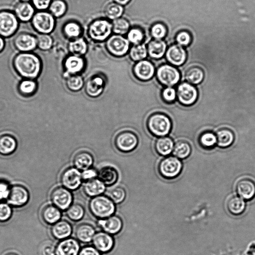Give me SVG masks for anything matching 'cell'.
<instances>
[{
  "label": "cell",
  "mask_w": 255,
  "mask_h": 255,
  "mask_svg": "<svg viewBox=\"0 0 255 255\" xmlns=\"http://www.w3.org/2000/svg\"><path fill=\"white\" fill-rule=\"evenodd\" d=\"M12 215V209L8 203L0 202V222L8 221Z\"/></svg>",
  "instance_id": "f5cc1de1"
},
{
  "label": "cell",
  "mask_w": 255,
  "mask_h": 255,
  "mask_svg": "<svg viewBox=\"0 0 255 255\" xmlns=\"http://www.w3.org/2000/svg\"><path fill=\"white\" fill-rule=\"evenodd\" d=\"M103 231L110 235L118 234L122 229L123 223L120 217L113 215L109 217L99 219L98 222Z\"/></svg>",
  "instance_id": "44dd1931"
},
{
  "label": "cell",
  "mask_w": 255,
  "mask_h": 255,
  "mask_svg": "<svg viewBox=\"0 0 255 255\" xmlns=\"http://www.w3.org/2000/svg\"><path fill=\"white\" fill-rule=\"evenodd\" d=\"M42 255H55V246L51 243L42 245L41 249Z\"/></svg>",
  "instance_id": "91938a15"
},
{
  "label": "cell",
  "mask_w": 255,
  "mask_h": 255,
  "mask_svg": "<svg viewBox=\"0 0 255 255\" xmlns=\"http://www.w3.org/2000/svg\"><path fill=\"white\" fill-rule=\"evenodd\" d=\"M236 191L244 200H251L255 196V182L248 177L240 179L236 183Z\"/></svg>",
  "instance_id": "ffe728a7"
},
{
  "label": "cell",
  "mask_w": 255,
  "mask_h": 255,
  "mask_svg": "<svg viewBox=\"0 0 255 255\" xmlns=\"http://www.w3.org/2000/svg\"><path fill=\"white\" fill-rule=\"evenodd\" d=\"M147 54V48L143 43L133 45L129 50L130 59L135 62L144 60Z\"/></svg>",
  "instance_id": "ab89813d"
},
{
  "label": "cell",
  "mask_w": 255,
  "mask_h": 255,
  "mask_svg": "<svg viewBox=\"0 0 255 255\" xmlns=\"http://www.w3.org/2000/svg\"><path fill=\"white\" fill-rule=\"evenodd\" d=\"M114 1L122 5L127 4L130 0H114Z\"/></svg>",
  "instance_id": "be15d7a7"
},
{
  "label": "cell",
  "mask_w": 255,
  "mask_h": 255,
  "mask_svg": "<svg viewBox=\"0 0 255 255\" xmlns=\"http://www.w3.org/2000/svg\"><path fill=\"white\" fill-rule=\"evenodd\" d=\"M29 194L25 187L21 184H14L10 186L7 203L13 207H20L28 201Z\"/></svg>",
  "instance_id": "4fadbf2b"
},
{
  "label": "cell",
  "mask_w": 255,
  "mask_h": 255,
  "mask_svg": "<svg viewBox=\"0 0 255 255\" xmlns=\"http://www.w3.org/2000/svg\"><path fill=\"white\" fill-rule=\"evenodd\" d=\"M66 4L63 0H52L48 8L49 11L54 17L62 16L66 12Z\"/></svg>",
  "instance_id": "ee69618b"
},
{
  "label": "cell",
  "mask_w": 255,
  "mask_h": 255,
  "mask_svg": "<svg viewBox=\"0 0 255 255\" xmlns=\"http://www.w3.org/2000/svg\"><path fill=\"white\" fill-rule=\"evenodd\" d=\"M176 93L180 103L186 106L193 104L198 97L196 88L188 82L180 84L177 87Z\"/></svg>",
  "instance_id": "9a60e30c"
},
{
  "label": "cell",
  "mask_w": 255,
  "mask_h": 255,
  "mask_svg": "<svg viewBox=\"0 0 255 255\" xmlns=\"http://www.w3.org/2000/svg\"><path fill=\"white\" fill-rule=\"evenodd\" d=\"M97 177L106 186H111L117 182L119 179V172L117 169L113 166H104L98 170Z\"/></svg>",
  "instance_id": "83f0119b"
},
{
  "label": "cell",
  "mask_w": 255,
  "mask_h": 255,
  "mask_svg": "<svg viewBox=\"0 0 255 255\" xmlns=\"http://www.w3.org/2000/svg\"><path fill=\"white\" fill-rule=\"evenodd\" d=\"M17 147L15 138L8 134L0 135V154L7 155L12 153Z\"/></svg>",
  "instance_id": "d6a6232c"
},
{
  "label": "cell",
  "mask_w": 255,
  "mask_h": 255,
  "mask_svg": "<svg viewBox=\"0 0 255 255\" xmlns=\"http://www.w3.org/2000/svg\"><path fill=\"white\" fill-rule=\"evenodd\" d=\"M124 11L123 6L116 2L108 4L105 8V14L109 19L115 20L122 15Z\"/></svg>",
  "instance_id": "b9f144b4"
},
{
  "label": "cell",
  "mask_w": 255,
  "mask_h": 255,
  "mask_svg": "<svg viewBox=\"0 0 255 255\" xmlns=\"http://www.w3.org/2000/svg\"><path fill=\"white\" fill-rule=\"evenodd\" d=\"M82 173L79 169L74 167L65 169L60 175V182L64 187L69 190H75L81 185Z\"/></svg>",
  "instance_id": "8fae6325"
},
{
  "label": "cell",
  "mask_w": 255,
  "mask_h": 255,
  "mask_svg": "<svg viewBox=\"0 0 255 255\" xmlns=\"http://www.w3.org/2000/svg\"><path fill=\"white\" fill-rule=\"evenodd\" d=\"M185 77L188 83L197 85L201 83L203 80L204 77V73L200 68L192 67L186 71Z\"/></svg>",
  "instance_id": "74e56055"
},
{
  "label": "cell",
  "mask_w": 255,
  "mask_h": 255,
  "mask_svg": "<svg viewBox=\"0 0 255 255\" xmlns=\"http://www.w3.org/2000/svg\"><path fill=\"white\" fill-rule=\"evenodd\" d=\"M113 31L118 35H124L129 31V23L124 18H118L112 22Z\"/></svg>",
  "instance_id": "bcb514c9"
},
{
  "label": "cell",
  "mask_w": 255,
  "mask_h": 255,
  "mask_svg": "<svg viewBox=\"0 0 255 255\" xmlns=\"http://www.w3.org/2000/svg\"><path fill=\"white\" fill-rule=\"evenodd\" d=\"M10 186L6 181L0 180V201L7 200Z\"/></svg>",
  "instance_id": "6f0895ef"
},
{
  "label": "cell",
  "mask_w": 255,
  "mask_h": 255,
  "mask_svg": "<svg viewBox=\"0 0 255 255\" xmlns=\"http://www.w3.org/2000/svg\"><path fill=\"white\" fill-rule=\"evenodd\" d=\"M72 230V227L70 222L62 219L52 225L51 233L55 239L62 240L69 238Z\"/></svg>",
  "instance_id": "cb8c5ba5"
},
{
  "label": "cell",
  "mask_w": 255,
  "mask_h": 255,
  "mask_svg": "<svg viewBox=\"0 0 255 255\" xmlns=\"http://www.w3.org/2000/svg\"><path fill=\"white\" fill-rule=\"evenodd\" d=\"M105 86V77L101 74H95L90 77L86 82L85 92L90 97H98L103 92Z\"/></svg>",
  "instance_id": "2e32d148"
},
{
  "label": "cell",
  "mask_w": 255,
  "mask_h": 255,
  "mask_svg": "<svg viewBox=\"0 0 255 255\" xmlns=\"http://www.w3.org/2000/svg\"><path fill=\"white\" fill-rule=\"evenodd\" d=\"M74 166L80 171H83L92 167L94 158L91 153L82 151L77 153L73 159Z\"/></svg>",
  "instance_id": "f546056e"
},
{
  "label": "cell",
  "mask_w": 255,
  "mask_h": 255,
  "mask_svg": "<svg viewBox=\"0 0 255 255\" xmlns=\"http://www.w3.org/2000/svg\"><path fill=\"white\" fill-rule=\"evenodd\" d=\"M78 255H100V254L94 247L87 246L80 249Z\"/></svg>",
  "instance_id": "94428289"
},
{
  "label": "cell",
  "mask_w": 255,
  "mask_h": 255,
  "mask_svg": "<svg viewBox=\"0 0 255 255\" xmlns=\"http://www.w3.org/2000/svg\"><path fill=\"white\" fill-rule=\"evenodd\" d=\"M5 255H17V254L13 253H9L6 254Z\"/></svg>",
  "instance_id": "e7e4bbea"
},
{
  "label": "cell",
  "mask_w": 255,
  "mask_h": 255,
  "mask_svg": "<svg viewBox=\"0 0 255 255\" xmlns=\"http://www.w3.org/2000/svg\"><path fill=\"white\" fill-rule=\"evenodd\" d=\"M246 206L245 200L239 196L231 197L226 204L228 212L234 216H239L242 214L245 210Z\"/></svg>",
  "instance_id": "1f68e13d"
},
{
  "label": "cell",
  "mask_w": 255,
  "mask_h": 255,
  "mask_svg": "<svg viewBox=\"0 0 255 255\" xmlns=\"http://www.w3.org/2000/svg\"><path fill=\"white\" fill-rule=\"evenodd\" d=\"M63 32L65 35L69 38H77L81 33V28L77 23L69 22L64 25Z\"/></svg>",
  "instance_id": "7dc6e473"
},
{
  "label": "cell",
  "mask_w": 255,
  "mask_h": 255,
  "mask_svg": "<svg viewBox=\"0 0 255 255\" xmlns=\"http://www.w3.org/2000/svg\"><path fill=\"white\" fill-rule=\"evenodd\" d=\"M146 126L148 130L152 134L162 137L169 132L171 123L167 116L161 113H155L148 118Z\"/></svg>",
  "instance_id": "3957f363"
},
{
  "label": "cell",
  "mask_w": 255,
  "mask_h": 255,
  "mask_svg": "<svg viewBox=\"0 0 255 255\" xmlns=\"http://www.w3.org/2000/svg\"><path fill=\"white\" fill-rule=\"evenodd\" d=\"M37 85L36 82L32 79H26L21 81L18 84V91L23 97H30L35 94Z\"/></svg>",
  "instance_id": "d590c367"
},
{
  "label": "cell",
  "mask_w": 255,
  "mask_h": 255,
  "mask_svg": "<svg viewBox=\"0 0 255 255\" xmlns=\"http://www.w3.org/2000/svg\"><path fill=\"white\" fill-rule=\"evenodd\" d=\"M5 46V41L4 38L0 35V52L4 49Z\"/></svg>",
  "instance_id": "6125c7cd"
},
{
  "label": "cell",
  "mask_w": 255,
  "mask_h": 255,
  "mask_svg": "<svg viewBox=\"0 0 255 255\" xmlns=\"http://www.w3.org/2000/svg\"><path fill=\"white\" fill-rule=\"evenodd\" d=\"M37 47L40 50L46 51L51 48L53 40L49 34H38L36 36Z\"/></svg>",
  "instance_id": "c3c4849f"
},
{
  "label": "cell",
  "mask_w": 255,
  "mask_h": 255,
  "mask_svg": "<svg viewBox=\"0 0 255 255\" xmlns=\"http://www.w3.org/2000/svg\"><path fill=\"white\" fill-rule=\"evenodd\" d=\"M35 10L31 3L20 1L15 6L13 12L19 21L26 22L31 21L35 13Z\"/></svg>",
  "instance_id": "d4e9b609"
},
{
  "label": "cell",
  "mask_w": 255,
  "mask_h": 255,
  "mask_svg": "<svg viewBox=\"0 0 255 255\" xmlns=\"http://www.w3.org/2000/svg\"><path fill=\"white\" fill-rule=\"evenodd\" d=\"M89 208L91 214L99 219L109 217L116 211L115 203L104 195L93 197L89 202Z\"/></svg>",
  "instance_id": "7a4b0ae2"
},
{
  "label": "cell",
  "mask_w": 255,
  "mask_h": 255,
  "mask_svg": "<svg viewBox=\"0 0 255 255\" xmlns=\"http://www.w3.org/2000/svg\"><path fill=\"white\" fill-rule=\"evenodd\" d=\"M106 46L112 55L121 57L125 55L129 51V42L127 38L121 35L116 34L107 39Z\"/></svg>",
  "instance_id": "30bf717a"
},
{
  "label": "cell",
  "mask_w": 255,
  "mask_h": 255,
  "mask_svg": "<svg viewBox=\"0 0 255 255\" xmlns=\"http://www.w3.org/2000/svg\"><path fill=\"white\" fill-rule=\"evenodd\" d=\"M106 186L98 177L86 181L83 185L84 193L88 197H94L102 195Z\"/></svg>",
  "instance_id": "484cf974"
},
{
  "label": "cell",
  "mask_w": 255,
  "mask_h": 255,
  "mask_svg": "<svg viewBox=\"0 0 255 255\" xmlns=\"http://www.w3.org/2000/svg\"><path fill=\"white\" fill-rule=\"evenodd\" d=\"M13 43L15 48L21 52H30L37 47L36 36L28 32L17 34Z\"/></svg>",
  "instance_id": "5bb4252c"
},
{
  "label": "cell",
  "mask_w": 255,
  "mask_h": 255,
  "mask_svg": "<svg viewBox=\"0 0 255 255\" xmlns=\"http://www.w3.org/2000/svg\"><path fill=\"white\" fill-rule=\"evenodd\" d=\"M174 143L172 139L167 136L158 138L155 143L156 152L162 156H167L172 152Z\"/></svg>",
  "instance_id": "836d02e7"
},
{
  "label": "cell",
  "mask_w": 255,
  "mask_h": 255,
  "mask_svg": "<svg viewBox=\"0 0 255 255\" xmlns=\"http://www.w3.org/2000/svg\"><path fill=\"white\" fill-rule=\"evenodd\" d=\"M167 33V29L164 24L157 23L151 27L150 34L155 39H161Z\"/></svg>",
  "instance_id": "816d5d0a"
},
{
  "label": "cell",
  "mask_w": 255,
  "mask_h": 255,
  "mask_svg": "<svg viewBox=\"0 0 255 255\" xmlns=\"http://www.w3.org/2000/svg\"><path fill=\"white\" fill-rule=\"evenodd\" d=\"M112 31V23L106 19H99L90 24L88 34L94 40L103 41L110 36Z\"/></svg>",
  "instance_id": "52a82bcc"
},
{
  "label": "cell",
  "mask_w": 255,
  "mask_h": 255,
  "mask_svg": "<svg viewBox=\"0 0 255 255\" xmlns=\"http://www.w3.org/2000/svg\"><path fill=\"white\" fill-rule=\"evenodd\" d=\"M81 173L82 180L85 181L96 178L98 176V171L92 167L82 171Z\"/></svg>",
  "instance_id": "680465c9"
},
{
  "label": "cell",
  "mask_w": 255,
  "mask_h": 255,
  "mask_svg": "<svg viewBox=\"0 0 255 255\" xmlns=\"http://www.w3.org/2000/svg\"><path fill=\"white\" fill-rule=\"evenodd\" d=\"M64 76L79 74L85 68L84 59L81 56L71 55L64 62Z\"/></svg>",
  "instance_id": "7402d4cb"
},
{
  "label": "cell",
  "mask_w": 255,
  "mask_h": 255,
  "mask_svg": "<svg viewBox=\"0 0 255 255\" xmlns=\"http://www.w3.org/2000/svg\"><path fill=\"white\" fill-rule=\"evenodd\" d=\"M144 37L143 31L139 28L134 27L129 30L127 39L133 45L140 44Z\"/></svg>",
  "instance_id": "681fc988"
},
{
  "label": "cell",
  "mask_w": 255,
  "mask_h": 255,
  "mask_svg": "<svg viewBox=\"0 0 255 255\" xmlns=\"http://www.w3.org/2000/svg\"><path fill=\"white\" fill-rule=\"evenodd\" d=\"M183 165L181 160L175 156H167L159 162L157 170L160 175L167 180L177 177L181 173Z\"/></svg>",
  "instance_id": "277c9868"
},
{
  "label": "cell",
  "mask_w": 255,
  "mask_h": 255,
  "mask_svg": "<svg viewBox=\"0 0 255 255\" xmlns=\"http://www.w3.org/2000/svg\"><path fill=\"white\" fill-rule=\"evenodd\" d=\"M148 55L153 59H159L166 53V44L161 39H154L150 41L147 45Z\"/></svg>",
  "instance_id": "4dcf8cb0"
},
{
  "label": "cell",
  "mask_w": 255,
  "mask_h": 255,
  "mask_svg": "<svg viewBox=\"0 0 255 255\" xmlns=\"http://www.w3.org/2000/svg\"><path fill=\"white\" fill-rule=\"evenodd\" d=\"M199 141L203 147L211 148L217 143L216 135L211 132H204L200 137Z\"/></svg>",
  "instance_id": "f907efd6"
},
{
  "label": "cell",
  "mask_w": 255,
  "mask_h": 255,
  "mask_svg": "<svg viewBox=\"0 0 255 255\" xmlns=\"http://www.w3.org/2000/svg\"><path fill=\"white\" fill-rule=\"evenodd\" d=\"M19 21L13 12L8 10L0 11V35L3 38L13 35L18 29Z\"/></svg>",
  "instance_id": "8992f818"
},
{
  "label": "cell",
  "mask_w": 255,
  "mask_h": 255,
  "mask_svg": "<svg viewBox=\"0 0 255 255\" xmlns=\"http://www.w3.org/2000/svg\"><path fill=\"white\" fill-rule=\"evenodd\" d=\"M94 247L100 252L106 253L114 248L115 241L111 235L104 231L96 233L92 240Z\"/></svg>",
  "instance_id": "ac0fdd59"
},
{
  "label": "cell",
  "mask_w": 255,
  "mask_h": 255,
  "mask_svg": "<svg viewBox=\"0 0 255 255\" xmlns=\"http://www.w3.org/2000/svg\"><path fill=\"white\" fill-rule=\"evenodd\" d=\"M13 66L16 72L22 77L34 79L40 74L42 64L39 57L30 52H20L13 60Z\"/></svg>",
  "instance_id": "6da1fadb"
},
{
  "label": "cell",
  "mask_w": 255,
  "mask_h": 255,
  "mask_svg": "<svg viewBox=\"0 0 255 255\" xmlns=\"http://www.w3.org/2000/svg\"><path fill=\"white\" fill-rule=\"evenodd\" d=\"M66 86L71 91H78L84 85V80L79 74L69 75L66 77Z\"/></svg>",
  "instance_id": "7bdbcfd3"
},
{
  "label": "cell",
  "mask_w": 255,
  "mask_h": 255,
  "mask_svg": "<svg viewBox=\"0 0 255 255\" xmlns=\"http://www.w3.org/2000/svg\"><path fill=\"white\" fill-rule=\"evenodd\" d=\"M162 98L167 103L173 102L177 97V93L174 88L172 87H166L161 93Z\"/></svg>",
  "instance_id": "11a10c76"
},
{
  "label": "cell",
  "mask_w": 255,
  "mask_h": 255,
  "mask_svg": "<svg viewBox=\"0 0 255 255\" xmlns=\"http://www.w3.org/2000/svg\"><path fill=\"white\" fill-rule=\"evenodd\" d=\"M61 211L53 204L47 205L41 210V218L46 224L53 225L60 220L62 215Z\"/></svg>",
  "instance_id": "f1b7e54d"
},
{
  "label": "cell",
  "mask_w": 255,
  "mask_h": 255,
  "mask_svg": "<svg viewBox=\"0 0 255 255\" xmlns=\"http://www.w3.org/2000/svg\"><path fill=\"white\" fill-rule=\"evenodd\" d=\"M176 41L177 44L181 46H187L191 42V36L188 32L181 31L177 34Z\"/></svg>",
  "instance_id": "db71d44e"
},
{
  "label": "cell",
  "mask_w": 255,
  "mask_h": 255,
  "mask_svg": "<svg viewBox=\"0 0 255 255\" xmlns=\"http://www.w3.org/2000/svg\"><path fill=\"white\" fill-rule=\"evenodd\" d=\"M87 48V44L82 38L76 39L68 45L69 51L72 55L81 57L86 53Z\"/></svg>",
  "instance_id": "8d00e7d4"
},
{
  "label": "cell",
  "mask_w": 255,
  "mask_h": 255,
  "mask_svg": "<svg viewBox=\"0 0 255 255\" xmlns=\"http://www.w3.org/2000/svg\"><path fill=\"white\" fill-rule=\"evenodd\" d=\"M80 251L79 241L73 238L60 240L55 247V255H78Z\"/></svg>",
  "instance_id": "d6986e66"
},
{
  "label": "cell",
  "mask_w": 255,
  "mask_h": 255,
  "mask_svg": "<svg viewBox=\"0 0 255 255\" xmlns=\"http://www.w3.org/2000/svg\"><path fill=\"white\" fill-rule=\"evenodd\" d=\"M31 3L38 11L45 10L49 8L51 0H31Z\"/></svg>",
  "instance_id": "9f6ffc18"
},
{
  "label": "cell",
  "mask_w": 255,
  "mask_h": 255,
  "mask_svg": "<svg viewBox=\"0 0 255 255\" xmlns=\"http://www.w3.org/2000/svg\"><path fill=\"white\" fill-rule=\"evenodd\" d=\"M132 71L134 76L137 79L141 81H147L153 76L155 68L150 61L144 59L136 62Z\"/></svg>",
  "instance_id": "e0dca14e"
},
{
  "label": "cell",
  "mask_w": 255,
  "mask_h": 255,
  "mask_svg": "<svg viewBox=\"0 0 255 255\" xmlns=\"http://www.w3.org/2000/svg\"><path fill=\"white\" fill-rule=\"evenodd\" d=\"M191 150V147L188 142L179 141L174 145L172 152L178 158L185 159L189 156Z\"/></svg>",
  "instance_id": "60d3db41"
},
{
  "label": "cell",
  "mask_w": 255,
  "mask_h": 255,
  "mask_svg": "<svg viewBox=\"0 0 255 255\" xmlns=\"http://www.w3.org/2000/svg\"><path fill=\"white\" fill-rule=\"evenodd\" d=\"M166 58L172 65L180 66L185 61L187 54L184 48L178 45L170 46L165 53Z\"/></svg>",
  "instance_id": "603a6c76"
},
{
  "label": "cell",
  "mask_w": 255,
  "mask_h": 255,
  "mask_svg": "<svg viewBox=\"0 0 255 255\" xmlns=\"http://www.w3.org/2000/svg\"><path fill=\"white\" fill-rule=\"evenodd\" d=\"M156 77L162 85L166 87H172L179 82L180 74L175 67L164 64L157 69Z\"/></svg>",
  "instance_id": "ba28073f"
},
{
  "label": "cell",
  "mask_w": 255,
  "mask_h": 255,
  "mask_svg": "<svg viewBox=\"0 0 255 255\" xmlns=\"http://www.w3.org/2000/svg\"><path fill=\"white\" fill-rule=\"evenodd\" d=\"M217 144L221 147H227L233 142L234 135L233 132L228 128H222L216 133Z\"/></svg>",
  "instance_id": "e575fe53"
},
{
  "label": "cell",
  "mask_w": 255,
  "mask_h": 255,
  "mask_svg": "<svg viewBox=\"0 0 255 255\" xmlns=\"http://www.w3.org/2000/svg\"><path fill=\"white\" fill-rule=\"evenodd\" d=\"M21 2H29L31 0H19Z\"/></svg>",
  "instance_id": "03108f58"
},
{
  "label": "cell",
  "mask_w": 255,
  "mask_h": 255,
  "mask_svg": "<svg viewBox=\"0 0 255 255\" xmlns=\"http://www.w3.org/2000/svg\"><path fill=\"white\" fill-rule=\"evenodd\" d=\"M50 199L53 205L64 211L71 205L73 197L70 190L63 186H58L52 190Z\"/></svg>",
  "instance_id": "9c48e42d"
},
{
  "label": "cell",
  "mask_w": 255,
  "mask_h": 255,
  "mask_svg": "<svg viewBox=\"0 0 255 255\" xmlns=\"http://www.w3.org/2000/svg\"><path fill=\"white\" fill-rule=\"evenodd\" d=\"M95 234L96 231L94 226L87 223H82L78 225L75 231L76 239L84 244L92 241Z\"/></svg>",
  "instance_id": "4316f807"
},
{
  "label": "cell",
  "mask_w": 255,
  "mask_h": 255,
  "mask_svg": "<svg viewBox=\"0 0 255 255\" xmlns=\"http://www.w3.org/2000/svg\"><path fill=\"white\" fill-rule=\"evenodd\" d=\"M33 28L39 34H49L53 31L55 25L53 15L46 10L37 11L32 19Z\"/></svg>",
  "instance_id": "5b68a950"
},
{
  "label": "cell",
  "mask_w": 255,
  "mask_h": 255,
  "mask_svg": "<svg viewBox=\"0 0 255 255\" xmlns=\"http://www.w3.org/2000/svg\"><path fill=\"white\" fill-rule=\"evenodd\" d=\"M138 139L137 135L129 131L121 132L115 138V144L117 148L123 152H128L137 146Z\"/></svg>",
  "instance_id": "7c38bea8"
},
{
  "label": "cell",
  "mask_w": 255,
  "mask_h": 255,
  "mask_svg": "<svg viewBox=\"0 0 255 255\" xmlns=\"http://www.w3.org/2000/svg\"><path fill=\"white\" fill-rule=\"evenodd\" d=\"M108 197L115 203V204H120L122 203L126 198V190L122 186H115L110 190L108 192Z\"/></svg>",
  "instance_id": "f6af8a7d"
},
{
  "label": "cell",
  "mask_w": 255,
  "mask_h": 255,
  "mask_svg": "<svg viewBox=\"0 0 255 255\" xmlns=\"http://www.w3.org/2000/svg\"><path fill=\"white\" fill-rule=\"evenodd\" d=\"M85 213L84 207L77 203L72 204L66 211L68 218L74 222L80 221L84 217Z\"/></svg>",
  "instance_id": "f35d334b"
}]
</instances>
